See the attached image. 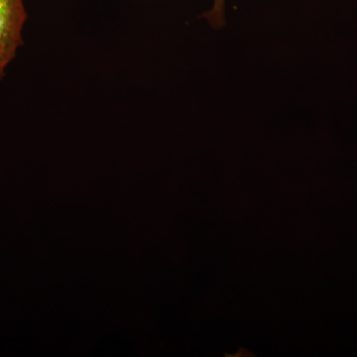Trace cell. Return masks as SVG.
Returning a JSON list of instances; mask_svg holds the SVG:
<instances>
[{
  "label": "cell",
  "mask_w": 357,
  "mask_h": 357,
  "mask_svg": "<svg viewBox=\"0 0 357 357\" xmlns=\"http://www.w3.org/2000/svg\"><path fill=\"white\" fill-rule=\"evenodd\" d=\"M27 20L24 0H0V81L23 45Z\"/></svg>",
  "instance_id": "obj_1"
},
{
  "label": "cell",
  "mask_w": 357,
  "mask_h": 357,
  "mask_svg": "<svg viewBox=\"0 0 357 357\" xmlns=\"http://www.w3.org/2000/svg\"><path fill=\"white\" fill-rule=\"evenodd\" d=\"M225 15V0H215L213 8L204 14V17L210 22L213 27H222Z\"/></svg>",
  "instance_id": "obj_2"
}]
</instances>
